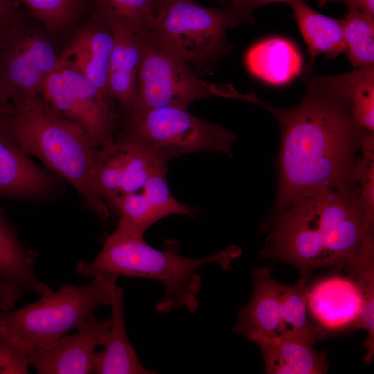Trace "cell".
I'll list each match as a JSON object with an SVG mask.
<instances>
[{
  "label": "cell",
  "instance_id": "32",
  "mask_svg": "<svg viewBox=\"0 0 374 374\" xmlns=\"http://www.w3.org/2000/svg\"><path fill=\"white\" fill-rule=\"evenodd\" d=\"M231 4V10L242 21H251L253 8L251 0H225Z\"/></svg>",
  "mask_w": 374,
  "mask_h": 374
},
{
  "label": "cell",
  "instance_id": "13",
  "mask_svg": "<svg viewBox=\"0 0 374 374\" xmlns=\"http://www.w3.org/2000/svg\"><path fill=\"white\" fill-rule=\"evenodd\" d=\"M56 187L55 179L36 165L21 148L11 126L10 116L0 118V196L37 199Z\"/></svg>",
  "mask_w": 374,
  "mask_h": 374
},
{
  "label": "cell",
  "instance_id": "29",
  "mask_svg": "<svg viewBox=\"0 0 374 374\" xmlns=\"http://www.w3.org/2000/svg\"><path fill=\"white\" fill-rule=\"evenodd\" d=\"M354 121L363 129L374 131V74L357 84L351 94Z\"/></svg>",
  "mask_w": 374,
  "mask_h": 374
},
{
  "label": "cell",
  "instance_id": "33",
  "mask_svg": "<svg viewBox=\"0 0 374 374\" xmlns=\"http://www.w3.org/2000/svg\"><path fill=\"white\" fill-rule=\"evenodd\" d=\"M341 2L348 8H353L374 15V0H329V2Z\"/></svg>",
  "mask_w": 374,
  "mask_h": 374
},
{
  "label": "cell",
  "instance_id": "30",
  "mask_svg": "<svg viewBox=\"0 0 374 374\" xmlns=\"http://www.w3.org/2000/svg\"><path fill=\"white\" fill-rule=\"evenodd\" d=\"M28 352L0 328V374H26L30 364Z\"/></svg>",
  "mask_w": 374,
  "mask_h": 374
},
{
  "label": "cell",
  "instance_id": "14",
  "mask_svg": "<svg viewBox=\"0 0 374 374\" xmlns=\"http://www.w3.org/2000/svg\"><path fill=\"white\" fill-rule=\"evenodd\" d=\"M111 324V317L98 320L91 315L75 333L64 335L46 349L30 351V366L39 374L91 373L95 350Z\"/></svg>",
  "mask_w": 374,
  "mask_h": 374
},
{
  "label": "cell",
  "instance_id": "7",
  "mask_svg": "<svg viewBox=\"0 0 374 374\" xmlns=\"http://www.w3.org/2000/svg\"><path fill=\"white\" fill-rule=\"evenodd\" d=\"M242 21L231 10L194 0H163L148 30L188 64H203L229 48L226 32Z\"/></svg>",
  "mask_w": 374,
  "mask_h": 374
},
{
  "label": "cell",
  "instance_id": "1",
  "mask_svg": "<svg viewBox=\"0 0 374 374\" xmlns=\"http://www.w3.org/2000/svg\"><path fill=\"white\" fill-rule=\"evenodd\" d=\"M372 74L374 67L336 75L305 73L303 98L287 108L249 94L248 101L275 116L281 134L278 189L269 225L295 201L353 179L357 154L367 130L353 119L351 94Z\"/></svg>",
  "mask_w": 374,
  "mask_h": 374
},
{
  "label": "cell",
  "instance_id": "18",
  "mask_svg": "<svg viewBox=\"0 0 374 374\" xmlns=\"http://www.w3.org/2000/svg\"><path fill=\"white\" fill-rule=\"evenodd\" d=\"M253 278L252 296L238 313L234 330L253 341L260 337H277L288 332L284 320L283 286L274 279L269 267L251 271Z\"/></svg>",
  "mask_w": 374,
  "mask_h": 374
},
{
  "label": "cell",
  "instance_id": "39",
  "mask_svg": "<svg viewBox=\"0 0 374 374\" xmlns=\"http://www.w3.org/2000/svg\"><path fill=\"white\" fill-rule=\"evenodd\" d=\"M322 0H318V3H320Z\"/></svg>",
  "mask_w": 374,
  "mask_h": 374
},
{
  "label": "cell",
  "instance_id": "31",
  "mask_svg": "<svg viewBox=\"0 0 374 374\" xmlns=\"http://www.w3.org/2000/svg\"><path fill=\"white\" fill-rule=\"evenodd\" d=\"M24 16L15 0H0V39Z\"/></svg>",
  "mask_w": 374,
  "mask_h": 374
},
{
  "label": "cell",
  "instance_id": "10",
  "mask_svg": "<svg viewBox=\"0 0 374 374\" xmlns=\"http://www.w3.org/2000/svg\"><path fill=\"white\" fill-rule=\"evenodd\" d=\"M40 96L55 113L84 130L98 148L115 137L121 119L117 105L80 73L61 64L46 80Z\"/></svg>",
  "mask_w": 374,
  "mask_h": 374
},
{
  "label": "cell",
  "instance_id": "19",
  "mask_svg": "<svg viewBox=\"0 0 374 374\" xmlns=\"http://www.w3.org/2000/svg\"><path fill=\"white\" fill-rule=\"evenodd\" d=\"M38 253L28 249L0 208V285L17 303L27 294L39 296L51 288L37 278Z\"/></svg>",
  "mask_w": 374,
  "mask_h": 374
},
{
  "label": "cell",
  "instance_id": "12",
  "mask_svg": "<svg viewBox=\"0 0 374 374\" xmlns=\"http://www.w3.org/2000/svg\"><path fill=\"white\" fill-rule=\"evenodd\" d=\"M113 46L114 35L109 25L93 12L91 19L75 32L59 57L62 66L84 76L105 98L115 103L108 89Z\"/></svg>",
  "mask_w": 374,
  "mask_h": 374
},
{
  "label": "cell",
  "instance_id": "36",
  "mask_svg": "<svg viewBox=\"0 0 374 374\" xmlns=\"http://www.w3.org/2000/svg\"><path fill=\"white\" fill-rule=\"evenodd\" d=\"M253 8L274 2H288L290 0H251Z\"/></svg>",
  "mask_w": 374,
  "mask_h": 374
},
{
  "label": "cell",
  "instance_id": "20",
  "mask_svg": "<svg viewBox=\"0 0 374 374\" xmlns=\"http://www.w3.org/2000/svg\"><path fill=\"white\" fill-rule=\"evenodd\" d=\"M123 296V290L117 286L110 304L112 324L100 338L99 346H103L104 348L95 353L91 364V373H156L142 365L128 339L125 326Z\"/></svg>",
  "mask_w": 374,
  "mask_h": 374
},
{
  "label": "cell",
  "instance_id": "38",
  "mask_svg": "<svg viewBox=\"0 0 374 374\" xmlns=\"http://www.w3.org/2000/svg\"><path fill=\"white\" fill-rule=\"evenodd\" d=\"M217 1H222V2H225V0H217Z\"/></svg>",
  "mask_w": 374,
  "mask_h": 374
},
{
  "label": "cell",
  "instance_id": "24",
  "mask_svg": "<svg viewBox=\"0 0 374 374\" xmlns=\"http://www.w3.org/2000/svg\"><path fill=\"white\" fill-rule=\"evenodd\" d=\"M357 286L362 301V309L354 329H364L368 332L364 357L371 363L374 356V236L373 229L368 231L355 258L344 269Z\"/></svg>",
  "mask_w": 374,
  "mask_h": 374
},
{
  "label": "cell",
  "instance_id": "21",
  "mask_svg": "<svg viewBox=\"0 0 374 374\" xmlns=\"http://www.w3.org/2000/svg\"><path fill=\"white\" fill-rule=\"evenodd\" d=\"M263 356L268 374H323L329 364L324 353H319L307 341L290 333L260 337L253 341Z\"/></svg>",
  "mask_w": 374,
  "mask_h": 374
},
{
  "label": "cell",
  "instance_id": "28",
  "mask_svg": "<svg viewBox=\"0 0 374 374\" xmlns=\"http://www.w3.org/2000/svg\"><path fill=\"white\" fill-rule=\"evenodd\" d=\"M163 0H94V12L107 19L123 21L137 28L148 29Z\"/></svg>",
  "mask_w": 374,
  "mask_h": 374
},
{
  "label": "cell",
  "instance_id": "26",
  "mask_svg": "<svg viewBox=\"0 0 374 374\" xmlns=\"http://www.w3.org/2000/svg\"><path fill=\"white\" fill-rule=\"evenodd\" d=\"M54 37L68 29L79 17L84 0H15Z\"/></svg>",
  "mask_w": 374,
  "mask_h": 374
},
{
  "label": "cell",
  "instance_id": "25",
  "mask_svg": "<svg viewBox=\"0 0 374 374\" xmlns=\"http://www.w3.org/2000/svg\"><path fill=\"white\" fill-rule=\"evenodd\" d=\"M346 54L354 68L374 67V15L353 8L340 19Z\"/></svg>",
  "mask_w": 374,
  "mask_h": 374
},
{
  "label": "cell",
  "instance_id": "23",
  "mask_svg": "<svg viewBox=\"0 0 374 374\" xmlns=\"http://www.w3.org/2000/svg\"><path fill=\"white\" fill-rule=\"evenodd\" d=\"M245 63L253 75L268 83L281 85L300 74L302 58L293 43L274 37L252 46L246 53Z\"/></svg>",
  "mask_w": 374,
  "mask_h": 374
},
{
  "label": "cell",
  "instance_id": "35",
  "mask_svg": "<svg viewBox=\"0 0 374 374\" xmlns=\"http://www.w3.org/2000/svg\"><path fill=\"white\" fill-rule=\"evenodd\" d=\"M16 303L0 285V312L15 308Z\"/></svg>",
  "mask_w": 374,
  "mask_h": 374
},
{
  "label": "cell",
  "instance_id": "5",
  "mask_svg": "<svg viewBox=\"0 0 374 374\" xmlns=\"http://www.w3.org/2000/svg\"><path fill=\"white\" fill-rule=\"evenodd\" d=\"M119 275L98 273L87 285L62 284L32 303L0 312V328L29 353L48 348L83 326L100 306L110 305Z\"/></svg>",
  "mask_w": 374,
  "mask_h": 374
},
{
  "label": "cell",
  "instance_id": "11",
  "mask_svg": "<svg viewBox=\"0 0 374 374\" xmlns=\"http://www.w3.org/2000/svg\"><path fill=\"white\" fill-rule=\"evenodd\" d=\"M163 169H167L166 162L119 132L98 149L96 189L110 213L117 215L124 199L139 191L154 173Z\"/></svg>",
  "mask_w": 374,
  "mask_h": 374
},
{
  "label": "cell",
  "instance_id": "37",
  "mask_svg": "<svg viewBox=\"0 0 374 374\" xmlns=\"http://www.w3.org/2000/svg\"><path fill=\"white\" fill-rule=\"evenodd\" d=\"M329 0H322L320 3H319V5L320 6H324L326 3H328Z\"/></svg>",
  "mask_w": 374,
  "mask_h": 374
},
{
  "label": "cell",
  "instance_id": "2",
  "mask_svg": "<svg viewBox=\"0 0 374 374\" xmlns=\"http://www.w3.org/2000/svg\"><path fill=\"white\" fill-rule=\"evenodd\" d=\"M268 227L261 256L293 265L306 278L319 268L344 270L372 230L353 179L295 201Z\"/></svg>",
  "mask_w": 374,
  "mask_h": 374
},
{
  "label": "cell",
  "instance_id": "8",
  "mask_svg": "<svg viewBox=\"0 0 374 374\" xmlns=\"http://www.w3.org/2000/svg\"><path fill=\"white\" fill-rule=\"evenodd\" d=\"M235 91L231 87L200 79L190 64L148 30H144L136 103L132 111L166 107L187 108L195 100L213 96L235 98Z\"/></svg>",
  "mask_w": 374,
  "mask_h": 374
},
{
  "label": "cell",
  "instance_id": "34",
  "mask_svg": "<svg viewBox=\"0 0 374 374\" xmlns=\"http://www.w3.org/2000/svg\"><path fill=\"white\" fill-rule=\"evenodd\" d=\"M13 112V106L0 84V118L10 116Z\"/></svg>",
  "mask_w": 374,
  "mask_h": 374
},
{
  "label": "cell",
  "instance_id": "16",
  "mask_svg": "<svg viewBox=\"0 0 374 374\" xmlns=\"http://www.w3.org/2000/svg\"><path fill=\"white\" fill-rule=\"evenodd\" d=\"M306 305L312 322L327 334L354 328L362 309L359 290L346 275L328 276L309 283Z\"/></svg>",
  "mask_w": 374,
  "mask_h": 374
},
{
  "label": "cell",
  "instance_id": "27",
  "mask_svg": "<svg viewBox=\"0 0 374 374\" xmlns=\"http://www.w3.org/2000/svg\"><path fill=\"white\" fill-rule=\"evenodd\" d=\"M360 154L357 157L353 172V179L359 195L366 226L374 224V135L366 131L361 141Z\"/></svg>",
  "mask_w": 374,
  "mask_h": 374
},
{
  "label": "cell",
  "instance_id": "15",
  "mask_svg": "<svg viewBox=\"0 0 374 374\" xmlns=\"http://www.w3.org/2000/svg\"><path fill=\"white\" fill-rule=\"evenodd\" d=\"M166 173L167 169L154 173L139 191L124 199L116 215L118 217L116 230L144 238L146 231L165 217L194 215L196 208L174 197L167 184Z\"/></svg>",
  "mask_w": 374,
  "mask_h": 374
},
{
  "label": "cell",
  "instance_id": "6",
  "mask_svg": "<svg viewBox=\"0 0 374 374\" xmlns=\"http://www.w3.org/2000/svg\"><path fill=\"white\" fill-rule=\"evenodd\" d=\"M122 133L167 163L195 152L232 155L236 137L224 127L193 115L186 107L134 110L120 121Z\"/></svg>",
  "mask_w": 374,
  "mask_h": 374
},
{
  "label": "cell",
  "instance_id": "3",
  "mask_svg": "<svg viewBox=\"0 0 374 374\" xmlns=\"http://www.w3.org/2000/svg\"><path fill=\"white\" fill-rule=\"evenodd\" d=\"M180 245L166 240L164 250L148 244L144 238H137L116 229L106 240L101 250L90 262L76 263L78 274L92 278L101 272L114 273L127 277L145 278L158 280L164 285V294L155 310L169 312L186 308L194 313L199 307L202 289L201 277L197 273L202 265L217 262L225 270H231V261L241 254L238 246L228 248L202 258H188L179 254Z\"/></svg>",
  "mask_w": 374,
  "mask_h": 374
},
{
  "label": "cell",
  "instance_id": "17",
  "mask_svg": "<svg viewBox=\"0 0 374 374\" xmlns=\"http://www.w3.org/2000/svg\"><path fill=\"white\" fill-rule=\"evenodd\" d=\"M104 19L109 25L114 35L108 89L118 106L121 118L131 112L136 105L145 28H137L119 20Z\"/></svg>",
  "mask_w": 374,
  "mask_h": 374
},
{
  "label": "cell",
  "instance_id": "22",
  "mask_svg": "<svg viewBox=\"0 0 374 374\" xmlns=\"http://www.w3.org/2000/svg\"><path fill=\"white\" fill-rule=\"evenodd\" d=\"M294 18L307 45L309 62L306 74H311L317 57L322 53L333 59L346 51L339 20L325 16L310 7L304 0H290Z\"/></svg>",
  "mask_w": 374,
  "mask_h": 374
},
{
  "label": "cell",
  "instance_id": "9",
  "mask_svg": "<svg viewBox=\"0 0 374 374\" xmlns=\"http://www.w3.org/2000/svg\"><path fill=\"white\" fill-rule=\"evenodd\" d=\"M53 39L41 23L24 15L0 39V84L11 103L40 95L61 66Z\"/></svg>",
  "mask_w": 374,
  "mask_h": 374
},
{
  "label": "cell",
  "instance_id": "4",
  "mask_svg": "<svg viewBox=\"0 0 374 374\" xmlns=\"http://www.w3.org/2000/svg\"><path fill=\"white\" fill-rule=\"evenodd\" d=\"M12 104L11 126L22 150L69 183L91 212L107 220L111 213L95 186L99 148L80 127L55 113L40 95Z\"/></svg>",
  "mask_w": 374,
  "mask_h": 374
}]
</instances>
